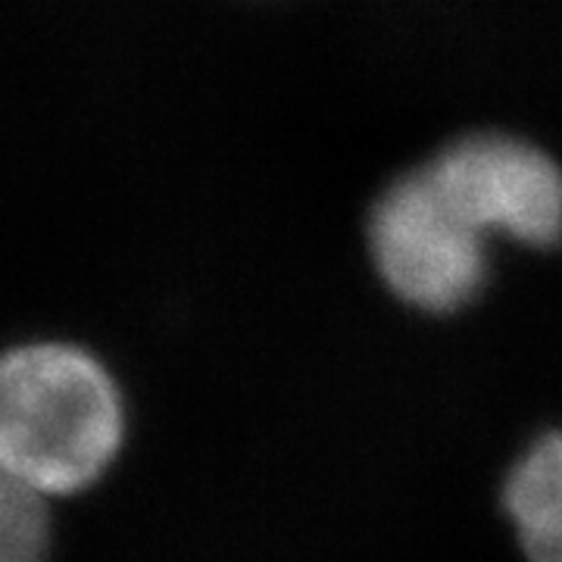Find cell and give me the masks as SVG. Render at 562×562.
Returning <instances> with one entry per match:
<instances>
[{
  "label": "cell",
  "instance_id": "cell-5",
  "mask_svg": "<svg viewBox=\"0 0 562 562\" xmlns=\"http://www.w3.org/2000/svg\"><path fill=\"white\" fill-rule=\"evenodd\" d=\"M47 497L22 484L0 482V562L50 560V506Z\"/></svg>",
  "mask_w": 562,
  "mask_h": 562
},
{
  "label": "cell",
  "instance_id": "cell-3",
  "mask_svg": "<svg viewBox=\"0 0 562 562\" xmlns=\"http://www.w3.org/2000/svg\"><path fill=\"white\" fill-rule=\"evenodd\" d=\"M425 166L482 235L501 232L541 250L562 241V169L535 144L479 132Z\"/></svg>",
  "mask_w": 562,
  "mask_h": 562
},
{
  "label": "cell",
  "instance_id": "cell-4",
  "mask_svg": "<svg viewBox=\"0 0 562 562\" xmlns=\"http://www.w3.org/2000/svg\"><path fill=\"white\" fill-rule=\"evenodd\" d=\"M503 513L525 560L562 562V431L528 443L503 482Z\"/></svg>",
  "mask_w": 562,
  "mask_h": 562
},
{
  "label": "cell",
  "instance_id": "cell-2",
  "mask_svg": "<svg viewBox=\"0 0 562 562\" xmlns=\"http://www.w3.org/2000/svg\"><path fill=\"white\" fill-rule=\"evenodd\" d=\"M369 250L387 291L435 316L475 301L487 279L484 235L443 194L428 166L384 188L369 220Z\"/></svg>",
  "mask_w": 562,
  "mask_h": 562
},
{
  "label": "cell",
  "instance_id": "cell-1",
  "mask_svg": "<svg viewBox=\"0 0 562 562\" xmlns=\"http://www.w3.org/2000/svg\"><path fill=\"white\" fill-rule=\"evenodd\" d=\"M125 441V401L116 379L76 344L35 341L0 362L3 479L41 497L94 487Z\"/></svg>",
  "mask_w": 562,
  "mask_h": 562
}]
</instances>
